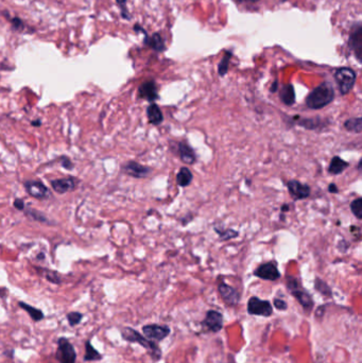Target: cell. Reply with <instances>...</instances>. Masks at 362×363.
I'll return each instance as SVG.
<instances>
[{
	"label": "cell",
	"mask_w": 362,
	"mask_h": 363,
	"mask_svg": "<svg viewBox=\"0 0 362 363\" xmlns=\"http://www.w3.org/2000/svg\"><path fill=\"white\" fill-rule=\"evenodd\" d=\"M14 206H15V208H17L19 210H24L25 209V203L22 199H16L14 201Z\"/></svg>",
	"instance_id": "cell-37"
},
{
	"label": "cell",
	"mask_w": 362,
	"mask_h": 363,
	"mask_svg": "<svg viewBox=\"0 0 362 363\" xmlns=\"http://www.w3.org/2000/svg\"><path fill=\"white\" fill-rule=\"evenodd\" d=\"M343 126L345 127V129L347 131L360 134L361 131H362V120H361V117H354V118L347 119L345 121V122H344Z\"/></svg>",
	"instance_id": "cell-25"
},
{
	"label": "cell",
	"mask_w": 362,
	"mask_h": 363,
	"mask_svg": "<svg viewBox=\"0 0 362 363\" xmlns=\"http://www.w3.org/2000/svg\"><path fill=\"white\" fill-rule=\"evenodd\" d=\"M192 177L193 176H192L191 171L188 168L183 167L180 169L179 173L177 174V183L181 187H187L191 184Z\"/></svg>",
	"instance_id": "cell-22"
},
{
	"label": "cell",
	"mask_w": 362,
	"mask_h": 363,
	"mask_svg": "<svg viewBox=\"0 0 362 363\" xmlns=\"http://www.w3.org/2000/svg\"><path fill=\"white\" fill-rule=\"evenodd\" d=\"M61 165L63 166L64 168H66V169H73V167H74L72 162H70V159L67 158V157H65V156H63L61 158Z\"/></svg>",
	"instance_id": "cell-36"
},
{
	"label": "cell",
	"mask_w": 362,
	"mask_h": 363,
	"mask_svg": "<svg viewBox=\"0 0 362 363\" xmlns=\"http://www.w3.org/2000/svg\"><path fill=\"white\" fill-rule=\"evenodd\" d=\"M248 312L253 315H261V316H270L272 315L273 308L272 305L268 301L258 298L256 296L251 297L248 303Z\"/></svg>",
	"instance_id": "cell-6"
},
{
	"label": "cell",
	"mask_w": 362,
	"mask_h": 363,
	"mask_svg": "<svg viewBox=\"0 0 362 363\" xmlns=\"http://www.w3.org/2000/svg\"><path fill=\"white\" fill-rule=\"evenodd\" d=\"M145 43L147 45H149V46H150L151 48H153L154 50H156V51H163L165 49V44L163 42V38L160 37V35L158 33L153 34L150 38L146 36Z\"/></svg>",
	"instance_id": "cell-24"
},
{
	"label": "cell",
	"mask_w": 362,
	"mask_h": 363,
	"mask_svg": "<svg viewBox=\"0 0 362 363\" xmlns=\"http://www.w3.org/2000/svg\"><path fill=\"white\" fill-rule=\"evenodd\" d=\"M351 212L358 220L362 219V199L357 197L351 203Z\"/></svg>",
	"instance_id": "cell-27"
},
{
	"label": "cell",
	"mask_w": 362,
	"mask_h": 363,
	"mask_svg": "<svg viewBox=\"0 0 362 363\" xmlns=\"http://www.w3.org/2000/svg\"><path fill=\"white\" fill-rule=\"evenodd\" d=\"M328 193H331V194H338L339 193V189L337 187V185H336V184H329Z\"/></svg>",
	"instance_id": "cell-38"
},
{
	"label": "cell",
	"mask_w": 362,
	"mask_h": 363,
	"mask_svg": "<svg viewBox=\"0 0 362 363\" xmlns=\"http://www.w3.org/2000/svg\"><path fill=\"white\" fill-rule=\"evenodd\" d=\"M350 45L352 49H354L355 53H356L357 59L361 60V51H362V29L361 25L358 24L356 28L352 32L350 37Z\"/></svg>",
	"instance_id": "cell-17"
},
{
	"label": "cell",
	"mask_w": 362,
	"mask_h": 363,
	"mask_svg": "<svg viewBox=\"0 0 362 363\" xmlns=\"http://www.w3.org/2000/svg\"><path fill=\"white\" fill-rule=\"evenodd\" d=\"M215 231L220 236V239L224 240V241L225 240H230L232 238H235V237H237V236H238V232L237 231H234V229H224V231H222V229L215 227Z\"/></svg>",
	"instance_id": "cell-29"
},
{
	"label": "cell",
	"mask_w": 362,
	"mask_h": 363,
	"mask_svg": "<svg viewBox=\"0 0 362 363\" xmlns=\"http://www.w3.org/2000/svg\"><path fill=\"white\" fill-rule=\"evenodd\" d=\"M236 1H240V0H236Z\"/></svg>",
	"instance_id": "cell-42"
},
{
	"label": "cell",
	"mask_w": 362,
	"mask_h": 363,
	"mask_svg": "<svg viewBox=\"0 0 362 363\" xmlns=\"http://www.w3.org/2000/svg\"><path fill=\"white\" fill-rule=\"evenodd\" d=\"M4 15H6V13L4 12ZM6 18L9 19V22L11 23L12 24V29L15 30V31H18V32H22L24 29H25V24L23 23V21L19 17H9V15L5 16Z\"/></svg>",
	"instance_id": "cell-30"
},
{
	"label": "cell",
	"mask_w": 362,
	"mask_h": 363,
	"mask_svg": "<svg viewBox=\"0 0 362 363\" xmlns=\"http://www.w3.org/2000/svg\"><path fill=\"white\" fill-rule=\"evenodd\" d=\"M315 289L320 291L321 293H323V294H325V295H331L332 294L329 287L324 282H323V280H321L319 278L315 279Z\"/></svg>",
	"instance_id": "cell-32"
},
{
	"label": "cell",
	"mask_w": 362,
	"mask_h": 363,
	"mask_svg": "<svg viewBox=\"0 0 362 363\" xmlns=\"http://www.w3.org/2000/svg\"><path fill=\"white\" fill-rule=\"evenodd\" d=\"M102 359L101 354L97 350L90 341L85 342V355H84V360L85 361H98Z\"/></svg>",
	"instance_id": "cell-23"
},
{
	"label": "cell",
	"mask_w": 362,
	"mask_h": 363,
	"mask_svg": "<svg viewBox=\"0 0 362 363\" xmlns=\"http://www.w3.org/2000/svg\"><path fill=\"white\" fill-rule=\"evenodd\" d=\"M289 205H283V207H282V212H288V210H289Z\"/></svg>",
	"instance_id": "cell-40"
},
{
	"label": "cell",
	"mask_w": 362,
	"mask_h": 363,
	"mask_svg": "<svg viewBox=\"0 0 362 363\" xmlns=\"http://www.w3.org/2000/svg\"><path fill=\"white\" fill-rule=\"evenodd\" d=\"M356 73L352 68L341 67L335 72V80L338 83L341 95H347L350 93L356 82Z\"/></svg>",
	"instance_id": "cell-3"
},
{
	"label": "cell",
	"mask_w": 362,
	"mask_h": 363,
	"mask_svg": "<svg viewBox=\"0 0 362 363\" xmlns=\"http://www.w3.org/2000/svg\"><path fill=\"white\" fill-rule=\"evenodd\" d=\"M138 94L141 99H145L150 102L158 99L157 87L154 81H147L143 83V84L139 86Z\"/></svg>",
	"instance_id": "cell-13"
},
{
	"label": "cell",
	"mask_w": 362,
	"mask_h": 363,
	"mask_svg": "<svg viewBox=\"0 0 362 363\" xmlns=\"http://www.w3.org/2000/svg\"><path fill=\"white\" fill-rule=\"evenodd\" d=\"M335 99V89L331 83H323L315 87L306 98V105L311 110H320L331 104Z\"/></svg>",
	"instance_id": "cell-1"
},
{
	"label": "cell",
	"mask_w": 362,
	"mask_h": 363,
	"mask_svg": "<svg viewBox=\"0 0 362 363\" xmlns=\"http://www.w3.org/2000/svg\"><path fill=\"white\" fill-rule=\"evenodd\" d=\"M143 333L149 340L161 341L170 334V329L167 326H161L157 324L146 325L143 327Z\"/></svg>",
	"instance_id": "cell-8"
},
{
	"label": "cell",
	"mask_w": 362,
	"mask_h": 363,
	"mask_svg": "<svg viewBox=\"0 0 362 363\" xmlns=\"http://www.w3.org/2000/svg\"><path fill=\"white\" fill-rule=\"evenodd\" d=\"M247 1H250V2H257V1H259V0H247Z\"/></svg>",
	"instance_id": "cell-41"
},
{
	"label": "cell",
	"mask_w": 362,
	"mask_h": 363,
	"mask_svg": "<svg viewBox=\"0 0 362 363\" xmlns=\"http://www.w3.org/2000/svg\"><path fill=\"white\" fill-rule=\"evenodd\" d=\"M231 57H232V53L231 52H226L225 55H224V57L222 59V61L219 63V65H218V73H219L220 75H224L226 73H228Z\"/></svg>",
	"instance_id": "cell-28"
},
{
	"label": "cell",
	"mask_w": 362,
	"mask_h": 363,
	"mask_svg": "<svg viewBox=\"0 0 362 363\" xmlns=\"http://www.w3.org/2000/svg\"><path fill=\"white\" fill-rule=\"evenodd\" d=\"M179 154L182 161L186 165H193L197 161V155L191 146L186 142H181L179 144Z\"/></svg>",
	"instance_id": "cell-16"
},
{
	"label": "cell",
	"mask_w": 362,
	"mask_h": 363,
	"mask_svg": "<svg viewBox=\"0 0 362 363\" xmlns=\"http://www.w3.org/2000/svg\"><path fill=\"white\" fill-rule=\"evenodd\" d=\"M287 286H288L289 290L291 291V293H292V294L295 296V298L300 302V304L303 306L304 308H305L306 310L312 308L313 301H312L311 296H310L306 291L300 289L299 283H297V280L295 278L288 277Z\"/></svg>",
	"instance_id": "cell-5"
},
{
	"label": "cell",
	"mask_w": 362,
	"mask_h": 363,
	"mask_svg": "<svg viewBox=\"0 0 362 363\" xmlns=\"http://www.w3.org/2000/svg\"><path fill=\"white\" fill-rule=\"evenodd\" d=\"M67 317V321L69 323L70 326H76V325L80 324V322L82 321L83 318V315L82 314H80V312H77V311H74V312H69V314L66 315Z\"/></svg>",
	"instance_id": "cell-31"
},
{
	"label": "cell",
	"mask_w": 362,
	"mask_h": 363,
	"mask_svg": "<svg viewBox=\"0 0 362 363\" xmlns=\"http://www.w3.org/2000/svg\"><path fill=\"white\" fill-rule=\"evenodd\" d=\"M274 306H275V307H276L277 309H279V310H285V309L287 308V304H286V302L282 301V299H280V298H275V299H274Z\"/></svg>",
	"instance_id": "cell-35"
},
{
	"label": "cell",
	"mask_w": 362,
	"mask_h": 363,
	"mask_svg": "<svg viewBox=\"0 0 362 363\" xmlns=\"http://www.w3.org/2000/svg\"><path fill=\"white\" fill-rule=\"evenodd\" d=\"M44 275L46 277L50 283L52 284H60L61 283V278L57 275V273L53 271H48V270H44Z\"/></svg>",
	"instance_id": "cell-33"
},
{
	"label": "cell",
	"mask_w": 362,
	"mask_h": 363,
	"mask_svg": "<svg viewBox=\"0 0 362 363\" xmlns=\"http://www.w3.org/2000/svg\"><path fill=\"white\" fill-rule=\"evenodd\" d=\"M121 336L128 342L138 343L140 345H143L146 349L149 350V353L152 355L154 360H158L160 358L161 353L159 348L156 346V344L152 342L151 340L146 339V338H144L139 333H137L135 329L126 327L121 330Z\"/></svg>",
	"instance_id": "cell-2"
},
{
	"label": "cell",
	"mask_w": 362,
	"mask_h": 363,
	"mask_svg": "<svg viewBox=\"0 0 362 363\" xmlns=\"http://www.w3.org/2000/svg\"><path fill=\"white\" fill-rule=\"evenodd\" d=\"M25 187L27 189L28 194L36 197V199H46L49 195V190L44 184L37 181H27L25 183Z\"/></svg>",
	"instance_id": "cell-12"
},
{
	"label": "cell",
	"mask_w": 362,
	"mask_h": 363,
	"mask_svg": "<svg viewBox=\"0 0 362 363\" xmlns=\"http://www.w3.org/2000/svg\"><path fill=\"white\" fill-rule=\"evenodd\" d=\"M348 167V163L340 156H334L328 166V172L332 174H340Z\"/></svg>",
	"instance_id": "cell-20"
},
{
	"label": "cell",
	"mask_w": 362,
	"mask_h": 363,
	"mask_svg": "<svg viewBox=\"0 0 362 363\" xmlns=\"http://www.w3.org/2000/svg\"><path fill=\"white\" fill-rule=\"evenodd\" d=\"M53 190L57 194H66L76 188V181L72 177L57 178L50 182Z\"/></svg>",
	"instance_id": "cell-15"
},
{
	"label": "cell",
	"mask_w": 362,
	"mask_h": 363,
	"mask_svg": "<svg viewBox=\"0 0 362 363\" xmlns=\"http://www.w3.org/2000/svg\"><path fill=\"white\" fill-rule=\"evenodd\" d=\"M218 290L220 292V294H221L223 301L226 304H229V305L238 304L240 295H239L237 290L233 288V287L226 285V284H220L218 287Z\"/></svg>",
	"instance_id": "cell-14"
},
{
	"label": "cell",
	"mask_w": 362,
	"mask_h": 363,
	"mask_svg": "<svg viewBox=\"0 0 362 363\" xmlns=\"http://www.w3.org/2000/svg\"><path fill=\"white\" fill-rule=\"evenodd\" d=\"M287 187L291 197L294 201L306 199L310 195V187L307 184H303L296 180H291L287 183Z\"/></svg>",
	"instance_id": "cell-7"
},
{
	"label": "cell",
	"mask_w": 362,
	"mask_h": 363,
	"mask_svg": "<svg viewBox=\"0 0 362 363\" xmlns=\"http://www.w3.org/2000/svg\"><path fill=\"white\" fill-rule=\"evenodd\" d=\"M280 97L284 104H286L288 106L293 105L295 102V92L293 85L287 84L284 86L280 93Z\"/></svg>",
	"instance_id": "cell-19"
},
{
	"label": "cell",
	"mask_w": 362,
	"mask_h": 363,
	"mask_svg": "<svg viewBox=\"0 0 362 363\" xmlns=\"http://www.w3.org/2000/svg\"><path fill=\"white\" fill-rule=\"evenodd\" d=\"M254 275L259 277L264 280H271V282H274V280L279 279L281 277V273L277 269V266L273 263H267L260 265L257 269L254 271Z\"/></svg>",
	"instance_id": "cell-9"
},
{
	"label": "cell",
	"mask_w": 362,
	"mask_h": 363,
	"mask_svg": "<svg viewBox=\"0 0 362 363\" xmlns=\"http://www.w3.org/2000/svg\"><path fill=\"white\" fill-rule=\"evenodd\" d=\"M116 1H117V3L121 6V10H122L121 15H122V17L126 18V19H130V16H129V13L126 10V3H127L128 0H116Z\"/></svg>",
	"instance_id": "cell-34"
},
{
	"label": "cell",
	"mask_w": 362,
	"mask_h": 363,
	"mask_svg": "<svg viewBox=\"0 0 362 363\" xmlns=\"http://www.w3.org/2000/svg\"><path fill=\"white\" fill-rule=\"evenodd\" d=\"M300 121H297V124L301 125V126H304L305 129H308V130H314V129H318V127L320 126V121L319 119H311V118H308V119H305L303 118L301 119L299 117Z\"/></svg>",
	"instance_id": "cell-26"
},
{
	"label": "cell",
	"mask_w": 362,
	"mask_h": 363,
	"mask_svg": "<svg viewBox=\"0 0 362 363\" xmlns=\"http://www.w3.org/2000/svg\"><path fill=\"white\" fill-rule=\"evenodd\" d=\"M147 115H148V119H149V122L154 124V125H158L160 124L161 122H163L164 120V116H163V113H161V111L159 110V107L155 104V103H152L148 106L147 108Z\"/></svg>",
	"instance_id": "cell-18"
},
{
	"label": "cell",
	"mask_w": 362,
	"mask_h": 363,
	"mask_svg": "<svg viewBox=\"0 0 362 363\" xmlns=\"http://www.w3.org/2000/svg\"><path fill=\"white\" fill-rule=\"evenodd\" d=\"M56 359L60 363H76L77 360V353L74 345L64 337L57 340Z\"/></svg>",
	"instance_id": "cell-4"
},
{
	"label": "cell",
	"mask_w": 362,
	"mask_h": 363,
	"mask_svg": "<svg viewBox=\"0 0 362 363\" xmlns=\"http://www.w3.org/2000/svg\"><path fill=\"white\" fill-rule=\"evenodd\" d=\"M18 306L22 309H24L26 312H27V314L30 315V317L34 322H40V321H42L43 318H44L43 311L40 310V309L35 308V307H33V306H31L29 304H26L24 302H19L18 303Z\"/></svg>",
	"instance_id": "cell-21"
},
{
	"label": "cell",
	"mask_w": 362,
	"mask_h": 363,
	"mask_svg": "<svg viewBox=\"0 0 362 363\" xmlns=\"http://www.w3.org/2000/svg\"><path fill=\"white\" fill-rule=\"evenodd\" d=\"M277 87H279V82H277V81H274L273 85H272V86H271V88H270L271 93H275V92L277 91Z\"/></svg>",
	"instance_id": "cell-39"
},
{
	"label": "cell",
	"mask_w": 362,
	"mask_h": 363,
	"mask_svg": "<svg viewBox=\"0 0 362 363\" xmlns=\"http://www.w3.org/2000/svg\"><path fill=\"white\" fill-rule=\"evenodd\" d=\"M203 325L212 333H218L223 326V315L218 311L210 310L206 315Z\"/></svg>",
	"instance_id": "cell-11"
},
{
	"label": "cell",
	"mask_w": 362,
	"mask_h": 363,
	"mask_svg": "<svg viewBox=\"0 0 362 363\" xmlns=\"http://www.w3.org/2000/svg\"><path fill=\"white\" fill-rule=\"evenodd\" d=\"M122 171L127 173L128 175L136 177V178H144L150 175L151 169L149 167H146L144 165H140L136 162H128L124 166H122Z\"/></svg>",
	"instance_id": "cell-10"
}]
</instances>
